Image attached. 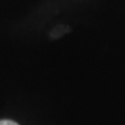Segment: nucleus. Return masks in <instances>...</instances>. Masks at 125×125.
I'll return each mask as SVG.
<instances>
[{
	"mask_svg": "<svg viewBox=\"0 0 125 125\" xmlns=\"http://www.w3.org/2000/svg\"><path fill=\"white\" fill-rule=\"evenodd\" d=\"M0 125H19L18 123L14 122L12 121H9V120H3L0 121Z\"/></svg>",
	"mask_w": 125,
	"mask_h": 125,
	"instance_id": "nucleus-1",
	"label": "nucleus"
}]
</instances>
